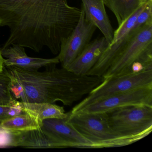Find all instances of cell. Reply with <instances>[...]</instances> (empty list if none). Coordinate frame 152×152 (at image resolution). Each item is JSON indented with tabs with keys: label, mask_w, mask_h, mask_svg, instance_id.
<instances>
[{
	"label": "cell",
	"mask_w": 152,
	"mask_h": 152,
	"mask_svg": "<svg viewBox=\"0 0 152 152\" xmlns=\"http://www.w3.org/2000/svg\"><path fill=\"white\" fill-rule=\"evenodd\" d=\"M81 14L67 0H0V26L10 31L1 48L17 44L39 53L47 47L58 55Z\"/></svg>",
	"instance_id": "obj_1"
},
{
	"label": "cell",
	"mask_w": 152,
	"mask_h": 152,
	"mask_svg": "<svg viewBox=\"0 0 152 152\" xmlns=\"http://www.w3.org/2000/svg\"><path fill=\"white\" fill-rule=\"evenodd\" d=\"M5 70L11 80L13 96L25 103L59 101L71 106L103 80L102 77L79 75L56 65L43 72L17 67H5Z\"/></svg>",
	"instance_id": "obj_2"
},
{
	"label": "cell",
	"mask_w": 152,
	"mask_h": 152,
	"mask_svg": "<svg viewBox=\"0 0 152 152\" xmlns=\"http://www.w3.org/2000/svg\"><path fill=\"white\" fill-rule=\"evenodd\" d=\"M137 62L152 69V18L131 30L127 41L102 78L105 80L131 73L132 66Z\"/></svg>",
	"instance_id": "obj_3"
},
{
	"label": "cell",
	"mask_w": 152,
	"mask_h": 152,
	"mask_svg": "<svg viewBox=\"0 0 152 152\" xmlns=\"http://www.w3.org/2000/svg\"><path fill=\"white\" fill-rule=\"evenodd\" d=\"M67 122L92 142L95 148L124 146L140 140L137 138L121 137L111 128L106 113L69 112Z\"/></svg>",
	"instance_id": "obj_4"
},
{
	"label": "cell",
	"mask_w": 152,
	"mask_h": 152,
	"mask_svg": "<svg viewBox=\"0 0 152 152\" xmlns=\"http://www.w3.org/2000/svg\"><path fill=\"white\" fill-rule=\"evenodd\" d=\"M108 123L119 136L141 140L152 130V107L130 105L107 113Z\"/></svg>",
	"instance_id": "obj_5"
},
{
	"label": "cell",
	"mask_w": 152,
	"mask_h": 152,
	"mask_svg": "<svg viewBox=\"0 0 152 152\" xmlns=\"http://www.w3.org/2000/svg\"><path fill=\"white\" fill-rule=\"evenodd\" d=\"M148 86H152V69L105 79L70 112L76 113L90 104L108 97Z\"/></svg>",
	"instance_id": "obj_6"
},
{
	"label": "cell",
	"mask_w": 152,
	"mask_h": 152,
	"mask_svg": "<svg viewBox=\"0 0 152 152\" xmlns=\"http://www.w3.org/2000/svg\"><path fill=\"white\" fill-rule=\"evenodd\" d=\"M130 105L152 107V86L137 88L108 97L90 104L76 113H107L117 108Z\"/></svg>",
	"instance_id": "obj_7"
},
{
	"label": "cell",
	"mask_w": 152,
	"mask_h": 152,
	"mask_svg": "<svg viewBox=\"0 0 152 152\" xmlns=\"http://www.w3.org/2000/svg\"><path fill=\"white\" fill-rule=\"evenodd\" d=\"M78 23L69 36L61 42L57 57L63 68L68 66L91 42L97 28L85 19L83 8Z\"/></svg>",
	"instance_id": "obj_8"
},
{
	"label": "cell",
	"mask_w": 152,
	"mask_h": 152,
	"mask_svg": "<svg viewBox=\"0 0 152 152\" xmlns=\"http://www.w3.org/2000/svg\"><path fill=\"white\" fill-rule=\"evenodd\" d=\"M68 117L64 119L52 118L43 120L41 129L58 145L59 148H96L92 142L84 137L67 122Z\"/></svg>",
	"instance_id": "obj_9"
},
{
	"label": "cell",
	"mask_w": 152,
	"mask_h": 152,
	"mask_svg": "<svg viewBox=\"0 0 152 152\" xmlns=\"http://www.w3.org/2000/svg\"><path fill=\"white\" fill-rule=\"evenodd\" d=\"M5 67H17L27 70H39L56 65L59 63L57 56L51 58L31 57L27 56L25 48L14 44L1 49Z\"/></svg>",
	"instance_id": "obj_10"
},
{
	"label": "cell",
	"mask_w": 152,
	"mask_h": 152,
	"mask_svg": "<svg viewBox=\"0 0 152 152\" xmlns=\"http://www.w3.org/2000/svg\"><path fill=\"white\" fill-rule=\"evenodd\" d=\"M109 45L104 37L91 42L66 69L79 75H88Z\"/></svg>",
	"instance_id": "obj_11"
},
{
	"label": "cell",
	"mask_w": 152,
	"mask_h": 152,
	"mask_svg": "<svg viewBox=\"0 0 152 152\" xmlns=\"http://www.w3.org/2000/svg\"><path fill=\"white\" fill-rule=\"evenodd\" d=\"M81 1L85 19L100 30L110 45L114 31L106 11L104 0Z\"/></svg>",
	"instance_id": "obj_12"
},
{
	"label": "cell",
	"mask_w": 152,
	"mask_h": 152,
	"mask_svg": "<svg viewBox=\"0 0 152 152\" xmlns=\"http://www.w3.org/2000/svg\"><path fill=\"white\" fill-rule=\"evenodd\" d=\"M9 132L8 147L59 148L58 145L41 128L27 131Z\"/></svg>",
	"instance_id": "obj_13"
},
{
	"label": "cell",
	"mask_w": 152,
	"mask_h": 152,
	"mask_svg": "<svg viewBox=\"0 0 152 152\" xmlns=\"http://www.w3.org/2000/svg\"><path fill=\"white\" fill-rule=\"evenodd\" d=\"M21 110L31 115L42 122L44 120L52 118L64 119L68 117L69 113H66L64 107L53 103H25L19 101Z\"/></svg>",
	"instance_id": "obj_14"
},
{
	"label": "cell",
	"mask_w": 152,
	"mask_h": 152,
	"mask_svg": "<svg viewBox=\"0 0 152 152\" xmlns=\"http://www.w3.org/2000/svg\"><path fill=\"white\" fill-rule=\"evenodd\" d=\"M152 0H104L120 25L141 6Z\"/></svg>",
	"instance_id": "obj_15"
},
{
	"label": "cell",
	"mask_w": 152,
	"mask_h": 152,
	"mask_svg": "<svg viewBox=\"0 0 152 152\" xmlns=\"http://www.w3.org/2000/svg\"><path fill=\"white\" fill-rule=\"evenodd\" d=\"M42 123L36 117L25 113L4 121L0 129L11 132L27 131L40 129Z\"/></svg>",
	"instance_id": "obj_16"
},
{
	"label": "cell",
	"mask_w": 152,
	"mask_h": 152,
	"mask_svg": "<svg viewBox=\"0 0 152 152\" xmlns=\"http://www.w3.org/2000/svg\"><path fill=\"white\" fill-rule=\"evenodd\" d=\"M146 4L141 6L124 22H123L120 25L118 26V28L117 30L114 31L113 41L109 46L115 43L121 39H123L131 31L136 24L138 16L145 8Z\"/></svg>",
	"instance_id": "obj_17"
},
{
	"label": "cell",
	"mask_w": 152,
	"mask_h": 152,
	"mask_svg": "<svg viewBox=\"0 0 152 152\" xmlns=\"http://www.w3.org/2000/svg\"><path fill=\"white\" fill-rule=\"evenodd\" d=\"M11 91V80L5 70L0 72V105H8L16 100Z\"/></svg>",
	"instance_id": "obj_18"
},
{
	"label": "cell",
	"mask_w": 152,
	"mask_h": 152,
	"mask_svg": "<svg viewBox=\"0 0 152 152\" xmlns=\"http://www.w3.org/2000/svg\"><path fill=\"white\" fill-rule=\"evenodd\" d=\"M19 103V101L16 99L10 104L0 105V125L7 119L24 113L21 110Z\"/></svg>",
	"instance_id": "obj_19"
},
{
	"label": "cell",
	"mask_w": 152,
	"mask_h": 152,
	"mask_svg": "<svg viewBox=\"0 0 152 152\" xmlns=\"http://www.w3.org/2000/svg\"><path fill=\"white\" fill-rule=\"evenodd\" d=\"M9 133L0 129V148L8 147Z\"/></svg>",
	"instance_id": "obj_20"
},
{
	"label": "cell",
	"mask_w": 152,
	"mask_h": 152,
	"mask_svg": "<svg viewBox=\"0 0 152 152\" xmlns=\"http://www.w3.org/2000/svg\"><path fill=\"white\" fill-rule=\"evenodd\" d=\"M4 58L1 55V49H0V72H2L5 68L4 64Z\"/></svg>",
	"instance_id": "obj_21"
}]
</instances>
